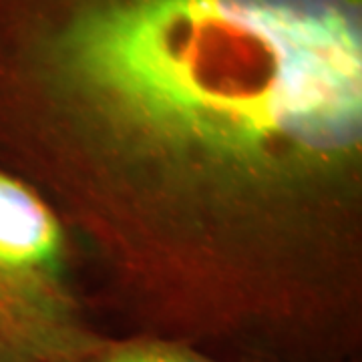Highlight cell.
<instances>
[{"label": "cell", "instance_id": "cell-2", "mask_svg": "<svg viewBox=\"0 0 362 362\" xmlns=\"http://www.w3.org/2000/svg\"><path fill=\"white\" fill-rule=\"evenodd\" d=\"M103 332L71 230L33 185L0 169V362H61Z\"/></svg>", "mask_w": 362, "mask_h": 362}, {"label": "cell", "instance_id": "cell-3", "mask_svg": "<svg viewBox=\"0 0 362 362\" xmlns=\"http://www.w3.org/2000/svg\"><path fill=\"white\" fill-rule=\"evenodd\" d=\"M61 362H235L214 356L189 342L139 332H103L95 342Z\"/></svg>", "mask_w": 362, "mask_h": 362}, {"label": "cell", "instance_id": "cell-4", "mask_svg": "<svg viewBox=\"0 0 362 362\" xmlns=\"http://www.w3.org/2000/svg\"><path fill=\"white\" fill-rule=\"evenodd\" d=\"M344 362H362V358L358 356V358H350V361H344Z\"/></svg>", "mask_w": 362, "mask_h": 362}, {"label": "cell", "instance_id": "cell-1", "mask_svg": "<svg viewBox=\"0 0 362 362\" xmlns=\"http://www.w3.org/2000/svg\"><path fill=\"white\" fill-rule=\"evenodd\" d=\"M0 169L117 334L362 350V0H0Z\"/></svg>", "mask_w": 362, "mask_h": 362}]
</instances>
